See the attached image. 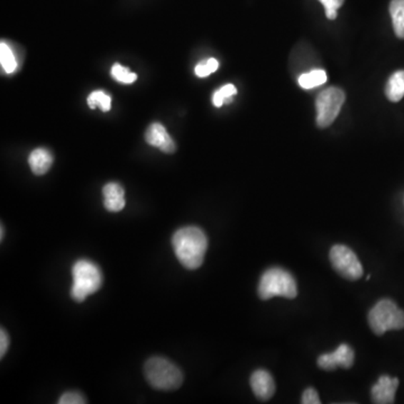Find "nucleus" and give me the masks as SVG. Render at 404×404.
Masks as SVG:
<instances>
[{
    "label": "nucleus",
    "instance_id": "1",
    "mask_svg": "<svg viewBox=\"0 0 404 404\" xmlns=\"http://www.w3.org/2000/svg\"><path fill=\"white\" fill-rule=\"evenodd\" d=\"M174 253L178 262L188 270H197L205 261L208 238L199 227L180 228L172 237Z\"/></svg>",
    "mask_w": 404,
    "mask_h": 404
},
{
    "label": "nucleus",
    "instance_id": "2",
    "mask_svg": "<svg viewBox=\"0 0 404 404\" xmlns=\"http://www.w3.org/2000/svg\"><path fill=\"white\" fill-rule=\"evenodd\" d=\"M144 373L151 386L160 391H174L183 383L182 370L164 357H152L147 360Z\"/></svg>",
    "mask_w": 404,
    "mask_h": 404
},
{
    "label": "nucleus",
    "instance_id": "3",
    "mask_svg": "<svg viewBox=\"0 0 404 404\" xmlns=\"http://www.w3.org/2000/svg\"><path fill=\"white\" fill-rule=\"evenodd\" d=\"M72 276L74 284L70 294L76 302L84 301L88 296L96 293L103 286L101 270L97 264L89 260L76 261L72 268Z\"/></svg>",
    "mask_w": 404,
    "mask_h": 404
},
{
    "label": "nucleus",
    "instance_id": "4",
    "mask_svg": "<svg viewBox=\"0 0 404 404\" xmlns=\"http://www.w3.org/2000/svg\"><path fill=\"white\" fill-rule=\"evenodd\" d=\"M258 292L262 300H270L274 297L294 299L298 296L297 282L293 276L284 268H268L261 278Z\"/></svg>",
    "mask_w": 404,
    "mask_h": 404
},
{
    "label": "nucleus",
    "instance_id": "5",
    "mask_svg": "<svg viewBox=\"0 0 404 404\" xmlns=\"http://www.w3.org/2000/svg\"><path fill=\"white\" fill-rule=\"evenodd\" d=\"M368 325L378 336L388 330H401L404 328V311L392 300H380L368 313Z\"/></svg>",
    "mask_w": 404,
    "mask_h": 404
},
{
    "label": "nucleus",
    "instance_id": "6",
    "mask_svg": "<svg viewBox=\"0 0 404 404\" xmlns=\"http://www.w3.org/2000/svg\"><path fill=\"white\" fill-rule=\"evenodd\" d=\"M346 100L344 90L340 88L329 87L317 96L315 111H317L318 127L327 128L338 117L341 107Z\"/></svg>",
    "mask_w": 404,
    "mask_h": 404
},
{
    "label": "nucleus",
    "instance_id": "7",
    "mask_svg": "<svg viewBox=\"0 0 404 404\" xmlns=\"http://www.w3.org/2000/svg\"><path fill=\"white\" fill-rule=\"evenodd\" d=\"M331 264L337 273L349 281H356L362 278L363 266L356 254L349 247L344 245H335L330 250Z\"/></svg>",
    "mask_w": 404,
    "mask_h": 404
},
{
    "label": "nucleus",
    "instance_id": "8",
    "mask_svg": "<svg viewBox=\"0 0 404 404\" xmlns=\"http://www.w3.org/2000/svg\"><path fill=\"white\" fill-rule=\"evenodd\" d=\"M355 354L348 345L341 344L335 352L329 353V354L320 355L318 357L317 364L321 370H335L337 368H350L354 364Z\"/></svg>",
    "mask_w": 404,
    "mask_h": 404
},
{
    "label": "nucleus",
    "instance_id": "9",
    "mask_svg": "<svg viewBox=\"0 0 404 404\" xmlns=\"http://www.w3.org/2000/svg\"><path fill=\"white\" fill-rule=\"evenodd\" d=\"M398 386H399V378L388 375L380 376L378 382L373 385L370 391L372 401L376 404L394 403Z\"/></svg>",
    "mask_w": 404,
    "mask_h": 404
},
{
    "label": "nucleus",
    "instance_id": "10",
    "mask_svg": "<svg viewBox=\"0 0 404 404\" xmlns=\"http://www.w3.org/2000/svg\"><path fill=\"white\" fill-rule=\"evenodd\" d=\"M145 141L151 146L156 147L162 152L172 154L176 152V146L166 127L158 123H154L147 128Z\"/></svg>",
    "mask_w": 404,
    "mask_h": 404
},
{
    "label": "nucleus",
    "instance_id": "11",
    "mask_svg": "<svg viewBox=\"0 0 404 404\" xmlns=\"http://www.w3.org/2000/svg\"><path fill=\"white\" fill-rule=\"evenodd\" d=\"M250 383L255 396L261 401H268L276 393V382L268 370H255Z\"/></svg>",
    "mask_w": 404,
    "mask_h": 404
},
{
    "label": "nucleus",
    "instance_id": "12",
    "mask_svg": "<svg viewBox=\"0 0 404 404\" xmlns=\"http://www.w3.org/2000/svg\"><path fill=\"white\" fill-rule=\"evenodd\" d=\"M103 206L111 213H119L126 206L125 190L116 182L106 184L103 189Z\"/></svg>",
    "mask_w": 404,
    "mask_h": 404
},
{
    "label": "nucleus",
    "instance_id": "13",
    "mask_svg": "<svg viewBox=\"0 0 404 404\" xmlns=\"http://www.w3.org/2000/svg\"><path fill=\"white\" fill-rule=\"evenodd\" d=\"M29 164L33 173L36 176H44L52 166V154L46 148H36L29 154Z\"/></svg>",
    "mask_w": 404,
    "mask_h": 404
},
{
    "label": "nucleus",
    "instance_id": "14",
    "mask_svg": "<svg viewBox=\"0 0 404 404\" xmlns=\"http://www.w3.org/2000/svg\"><path fill=\"white\" fill-rule=\"evenodd\" d=\"M385 96L392 103H399L400 100L404 97V71L394 72L385 86Z\"/></svg>",
    "mask_w": 404,
    "mask_h": 404
},
{
    "label": "nucleus",
    "instance_id": "15",
    "mask_svg": "<svg viewBox=\"0 0 404 404\" xmlns=\"http://www.w3.org/2000/svg\"><path fill=\"white\" fill-rule=\"evenodd\" d=\"M390 15L394 33L399 39L404 40V0H392L390 4Z\"/></svg>",
    "mask_w": 404,
    "mask_h": 404
},
{
    "label": "nucleus",
    "instance_id": "16",
    "mask_svg": "<svg viewBox=\"0 0 404 404\" xmlns=\"http://www.w3.org/2000/svg\"><path fill=\"white\" fill-rule=\"evenodd\" d=\"M327 79H328V76H327L325 71L320 70V69H315L313 71L301 74L298 82H299V86L302 89L309 90L323 86V84L327 82Z\"/></svg>",
    "mask_w": 404,
    "mask_h": 404
},
{
    "label": "nucleus",
    "instance_id": "17",
    "mask_svg": "<svg viewBox=\"0 0 404 404\" xmlns=\"http://www.w3.org/2000/svg\"><path fill=\"white\" fill-rule=\"evenodd\" d=\"M0 62L6 74H14L16 71L17 60L11 49L7 43L1 42L0 44Z\"/></svg>",
    "mask_w": 404,
    "mask_h": 404
},
{
    "label": "nucleus",
    "instance_id": "18",
    "mask_svg": "<svg viewBox=\"0 0 404 404\" xmlns=\"http://www.w3.org/2000/svg\"><path fill=\"white\" fill-rule=\"evenodd\" d=\"M237 95V89L234 84H225L221 89L213 94V103L215 107H221L223 103H229L233 101V96Z\"/></svg>",
    "mask_w": 404,
    "mask_h": 404
},
{
    "label": "nucleus",
    "instance_id": "19",
    "mask_svg": "<svg viewBox=\"0 0 404 404\" xmlns=\"http://www.w3.org/2000/svg\"><path fill=\"white\" fill-rule=\"evenodd\" d=\"M88 105L91 109L99 107L103 111H109L111 108V98L101 90H97L90 94L88 97Z\"/></svg>",
    "mask_w": 404,
    "mask_h": 404
},
{
    "label": "nucleus",
    "instance_id": "20",
    "mask_svg": "<svg viewBox=\"0 0 404 404\" xmlns=\"http://www.w3.org/2000/svg\"><path fill=\"white\" fill-rule=\"evenodd\" d=\"M111 76H113L116 81L121 82V84H131L137 80L136 74L129 71L128 69L118 64H116L115 66H113V68H111Z\"/></svg>",
    "mask_w": 404,
    "mask_h": 404
},
{
    "label": "nucleus",
    "instance_id": "21",
    "mask_svg": "<svg viewBox=\"0 0 404 404\" xmlns=\"http://www.w3.org/2000/svg\"><path fill=\"white\" fill-rule=\"evenodd\" d=\"M219 68V62L216 59L211 58L206 61H201L197 64L194 71L199 78H206V76H211L213 72L217 71Z\"/></svg>",
    "mask_w": 404,
    "mask_h": 404
},
{
    "label": "nucleus",
    "instance_id": "22",
    "mask_svg": "<svg viewBox=\"0 0 404 404\" xmlns=\"http://www.w3.org/2000/svg\"><path fill=\"white\" fill-rule=\"evenodd\" d=\"M325 7V17L333 21L338 16V9H340L345 0H319Z\"/></svg>",
    "mask_w": 404,
    "mask_h": 404
},
{
    "label": "nucleus",
    "instance_id": "23",
    "mask_svg": "<svg viewBox=\"0 0 404 404\" xmlns=\"http://www.w3.org/2000/svg\"><path fill=\"white\" fill-rule=\"evenodd\" d=\"M58 402L60 404H84L87 403V400L79 392H66Z\"/></svg>",
    "mask_w": 404,
    "mask_h": 404
},
{
    "label": "nucleus",
    "instance_id": "24",
    "mask_svg": "<svg viewBox=\"0 0 404 404\" xmlns=\"http://www.w3.org/2000/svg\"><path fill=\"white\" fill-rule=\"evenodd\" d=\"M301 403L303 404H320L321 400L318 395V392L313 388H305L302 394Z\"/></svg>",
    "mask_w": 404,
    "mask_h": 404
},
{
    "label": "nucleus",
    "instance_id": "25",
    "mask_svg": "<svg viewBox=\"0 0 404 404\" xmlns=\"http://www.w3.org/2000/svg\"><path fill=\"white\" fill-rule=\"evenodd\" d=\"M9 347V333L5 329H0V357L3 358Z\"/></svg>",
    "mask_w": 404,
    "mask_h": 404
},
{
    "label": "nucleus",
    "instance_id": "26",
    "mask_svg": "<svg viewBox=\"0 0 404 404\" xmlns=\"http://www.w3.org/2000/svg\"><path fill=\"white\" fill-rule=\"evenodd\" d=\"M0 229H1V231H1V235H0V241H3V239H4V233H5V228H4L3 225H1V228H0Z\"/></svg>",
    "mask_w": 404,
    "mask_h": 404
}]
</instances>
